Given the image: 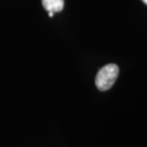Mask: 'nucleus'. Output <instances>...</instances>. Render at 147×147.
I'll return each instance as SVG.
<instances>
[{
  "label": "nucleus",
  "instance_id": "1",
  "mask_svg": "<svg viewBox=\"0 0 147 147\" xmlns=\"http://www.w3.org/2000/svg\"><path fill=\"white\" fill-rule=\"evenodd\" d=\"M119 69L115 64H108L98 71L95 83L100 91H107L115 84L119 76Z\"/></svg>",
  "mask_w": 147,
  "mask_h": 147
},
{
  "label": "nucleus",
  "instance_id": "4",
  "mask_svg": "<svg viewBox=\"0 0 147 147\" xmlns=\"http://www.w3.org/2000/svg\"><path fill=\"white\" fill-rule=\"evenodd\" d=\"M142 2H143L144 3H146L147 5V0H142Z\"/></svg>",
  "mask_w": 147,
  "mask_h": 147
},
{
  "label": "nucleus",
  "instance_id": "2",
  "mask_svg": "<svg viewBox=\"0 0 147 147\" xmlns=\"http://www.w3.org/2000/svg\"><path fill=\"white\" fill-rule=\"evenodd\" d=\"M42 3L45 10L48 12H59L63 10L64 0H42Z\"/></svg>",
  "mask_w": 147,
  "mask_h": 147
},
{
  "label": "nucleus",
  "instance_id": "3",
  "mask_svg": "<svg viewBox=\"0 0 147 147\" xmlns=\"http://www.w3.org/2000/svg\"><path fill=\"white\" fill-rule=\"evenodd\" d=\"M53 14H54V13H53V12H49V16H50V17H53Z\"/></svg>",
  "mask_w": 147,
  "mask_h": 147
}]
</instances>
